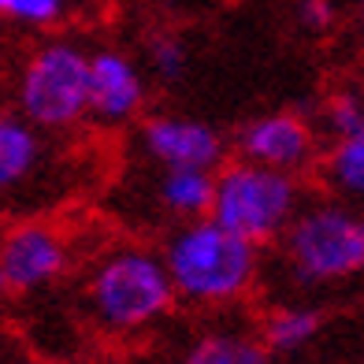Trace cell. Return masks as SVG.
Instances as JSON below:
<instances>
[{
    "mask_svg": "<svg viewBox=\"0 0 364 364\" xmlns=\"http://www.w3.org/2000/svg\"><path fill=\"white\" fill-rule=\"evenodd\" d=\"M360 123H364V101H360V93H353V90L331 93L323 101V108H320V130L327 134V141L350 134V130H357Z\"/></svg>",
    "mask_w": 364,
    "mask_h": 364,
    "instance_id": "cell-16",
    "label": "cell"
},
{
    "mask_svg": "<svg viewBox=\"0 0 364 364\" xmlns=\"http://www.w3.org/2000/svg\"><path fill=\"white\" fill-rule=\"evenodd\" d=\"M320 134H323L320 123H312L301 112H290V108L260 112L238 127L235 156L301 178L309 171H320V160H323Z\"/></svg>",
    "mask_w": 364,
    "mask_h": 364,
    "instance_id": "cell-6",
    "label": "cell"
},
{
    "mask_svg": "<svg viewBox=\"0 0 364 364\" xmlns=\"http://www.w3.org/2000/svg\"><path fill=\"white\" fill-rule=\"evenodd\" d=\"M360 34H364V0H360Z\"/></svg>",
    "mask_w": 364,
    "mask_h": 364,
    "instance_id": "cell-19",
    "label": "cell"
},
{
    "mask_svg": "<svg viewBox=\"0 0 364 364\" xmlns=\"http://www.w3.org/2000/svg\"><path fill=\"white\" fill-rule=\"evenodd\" d=\"M138 153L153 168L220 171L227 164V141L212 123L182 112H153L138 123Z\"/></svg>",
    "mask_w": 364,
    "mask_h": 364,
    "instance_id": "cell-7",
    "label": "cell"
},
{
    "mask_svg": "<svg viewBox=\"0 0 364 364\" xmlns=\"http://www.w3.org/2000/svg\"><path fill=\"white\" fill-rule=\"evenodd\" d=\"M145 71L119 48L90 53V119L105 127L134 123L145 108Z\"/></svg>",
    "mask_w": 364,
    "mask_h": 364,
    "instance_id": "cell-9",
    "label": "cell"
},
{
    "mask_svg": "<svg viewBox=\"0 0 364 364\" xmlns=\"http://www.w3.org/2000/svg\"><path fill=\"white\" fill-rule=\"evenodd\" d=\"M186 63H190V53L186 45H182L175 34H153L145 45V68L153 78L160 82H178L182 75H186Z\"/></svg>",
    "mask_w": 364,
    "mask_h": 364,
    "instance_id": "cell-15",
    "label": "cell"
},
{
    "mask_svg": "<svg viewBox=\"0 0 364 364\" xmlns=\"http://www.w3.org/2000/svg\"><path fill=\"white\" fill-rule=\"evenodd\" d=\"M294 15L309 34H323V30H331V23H335V4H331V0H297Z\"/></svg>",
    "mask_w": 364,
    "mask_h": 364,
    "instance_id": "cell-18",
    "label": "cell"
},
{
    "mask_svg": "<svg viewBox=\"0 0 364 364\" xmlns=\"http://www.w3.org/2000/svg\"><path fill=\"white\" fill-rule=\"evenodd\" d=\"M316 175L331 197L364 208V123L323 145V160Z\"/></svg>",
    "mask_w": 364,
    "mask_h": 364,
    "instance_id": "cell-12",
    "label": "cell"
},
{
    "mask_svg": "<svg viewBox=\"0 0 364 364\" xmlns=\"http://www.w3.org/2000/svg\"><path fill=\"white\" fill-rule=\"evenodd\" d=\"M160 253L178 297L197 309H230L260 283V245L212 216L178 223L164 238Z\"/></svg>",
    "mask_w": 364,
    "mask_h": 364,
    "instance_id": "cell-1",
    "label": "cell"
},
{
    "mask_svg": "<svg viewBox=\"0 0 364 364\" xmlns=\"http://www.w3.org/2000/svg\"><path fill=\"white\" fill-rule=\"evenodd\" d=\"M320 327L323 316L312 305H279L264 316L257 335L272 350V357H294L320 338Z\"/></svg>",
    "mask_w": 364,
    "mask_h": 364,
    "instance_id": "cell-13",
    "label": "cell"
},
{
    "mask_svg": "<svg viewBox=\"0 0 364 364\" xmlns=\"http://www.w3.org/2000/svg\"><path fill=\"white\" fill-rule=\"evenodd\" d=\"M178 301L168 260L145 245H115L86 279V309L108 335H138L156 327Z\"/></svg>",
    "mask_w": 364,
    "mask_h": 364,
    "instance_id": "cell-2",
    "label": "cell"
},
{
    "mask_svg": "<svg viewBox=\"0 0 364 364\" xmlns=\"http://www.w3.org/2000/svg\"><path fill=\"white\" fill-rule=\"evenodd\" d=\"M153 208L164 212L175 227L190 220L212 216V197H216V171H193V168H153L149 178Z\"/></svg>",
    "mask_w": 364,
    "mask_h": 364,
    "instance_id": "cell-10",
    "label": "cell"
},
{
    "mask_svg": "<svg viewBox=\"0 0 364 364\" xmlns=\"http://www.w3.org/2000/svg\"><path fill=\"white\" fill-rule=\"evenodd\" d=\"M178 364H272V350L260 342V335L220 327L190 342Z\"/></svg>",
    "mask_w": 364,
    "mask_h": 364,
    "instance_id": "cell-14",
    "label": "cell"
},
{
    "mask_svg": "<svg viewBox=\"0 0 364 364\" xmlns=\"http://www.w3.org/2000/svg\"><path fill=\"white\" fill-rule=\"evenodd\" d=\"M68 268V242L53 223L19 220L0 238V287L8 297H26L53 287Z\"/></svg>",
    "mask_w": 364,
    "mask_h": 364,
    "instance_id": "cell-8",
    "label": "cell"
},
{
    "mask_svg": "<svg viewBox=\"0 0 364 364\" xmlns=\"http://www.w3.org/2000/svg\"><path fill=\"white\" fill-rule=\"evenodd\" d=\"M0 15L26 30H48L68 15V0H0Z\"/></svg>",
    "mask_w": 364,
    "mask_h": 364,
    "instance_id": "cell-17",
    "label": "cell"
},
{
    "mask_svg": "<svg viewBox=\"0 0 364 364\" xmlns=\"http://www.w3.org/2000/svg\"><path fill=\"white\" fill-rule=\"evenodd\" d=\"M279 253L297 287L353 283L364 275V208L338 197L309 201L279 242Z\"/></svg>",
    "mask_w": 364,
    "mask_h": 364,
    "instance_id": "cell-3",
    "label": "cell"
},
{
    "mask_svg": "<svg viewBox=\"0 0 364 364\" xmlns=\"http://www.w3.org/2000/svg\"><path fill=\"white\" fill-rule=\"evenodd\" d=\"M45 130H38L23 112L0 115V186L15 190L41 168L45 160Z\"/></svg>",
    "mask_w": 364,
    "mask_h": 364,
    "instance_id": "cell-11",
    "label": "cell"
},
{
    "mask_svg": "<svg viewBox=\"0 0 364 364\" xmlns=\"http://www.w3.org/2000/svg\"><path fill=\"white\" fill-rule=\"evenodd\" d=\"M305 186L297 175L264 168L250 160H227L216 171V197H212V220L227 230L257 242L260 250L283 242L290 223L305 208Z\"/></svg>",
    "mask_w": 364,
    "mask_h": 364,
    "instance_id": "cell-4",
    "label": "cell"
},
{
    "mask_svg": "<svg viewBox=\"0 0 364 364\" xmlns=\"http://www.w3.org/2000/svg\"><path fill=\"white\" fill-rule=\"evenodd\" d=\"M15 112L45 134H63L90 119V53L68 38L41 41L15 71Z\"/></svg>",
    "mask_w": 364,
    "mask_h": 364,
    "instance_id": "cell-5",
    "label": "cell"
}]
</instances>
